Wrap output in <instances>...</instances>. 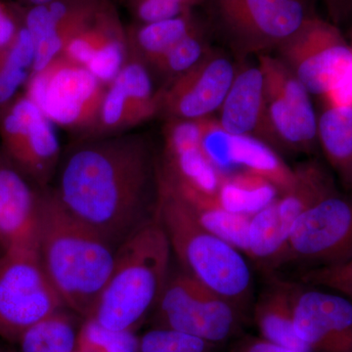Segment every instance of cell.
Masks as SVG:
<instances>
[{
	"instance_id": "obj_1",
	"label": "cell",
	"mask_w": 352,
	"mask_h": 352,
	"mask_svg": "<svg viewBox=\"0 0 352 352\" xmlns=\"http://www.w3.org/2000/svg\"><path fill=\"white\" fill-rule=\"evenodd\" d=\"M138 136L80 143L60 164L55 196L115 249L156 217L159 175Z\"/></svg>"
},
{
	"instance_id": "obj_2",
	"label": "cell",
	"mask_w": 352,
	"mask_h": 352,
	"mask_svg": "<svg viewBox=\"0 0 352 352\" xmlns=\"http://www.w3.org/2000/svg\"><path fill=\"white\" fill-rule=\"evenodd\" d=\"M36 249L65 307L88 318L112 272L117 249L69 214L53 191L38 197Z\"/></svg>"
},
{
	"instance_id": "obj_3",
	"label": "cell",
	"mask_w": 352,
	"mask_h": 352,
	"mask_svg": "<svg viewBox=\"0 0 352 352\" xmlns=\"http://www.w3.org/2000/svg\"><path fill=\"white\" fill-rule=\"evenodd\" d=\"M173 256L156 214L118 248L110 277L87 319L109 330L134 332L159 302Z\"/></svg>"
},
{
	"instance_id": "obj_4",
	"label": "cell",
	"mask_w": 352,
	"mask_h": 352,
	"mask_svg": "<svg viewBox=\"0 0 352 352\" xmlns=\"http://www.w3.org/2000/svg\"><path fill=\"white\" fill-rule=\"evenodd\" d=\"M157 217L182 270L245 314L252 274L243 252L201 226L160 173Z\"/></svg>"
},
{
	"instance_id": "obj_5",
	"label": "cell",
	"mask_w": 352,
	"mask_h": 352,
	"mask_svg": "<svg viewBox=\"0 0 352 352\" xmlns=\"http://www.w3.org/2000/svg\"><path fill=\"white\" fill-rule=\"evenodd\" d=\"M201 6L210 34L240 61L276 50L317 15L314 0H204Z\"/></svg>"
},
{
	"instance_id": "obj_6",
	"label": "cell",
	"mask_w": 352,
	"mask_h": 352,
	"mask_svg": "<svg viewBox=\"0 0 352 352\" xmlns=\"http://www.w3.org/2000/svg\"><path fill=\"white\" fill-rule=\"evenodd\" d=\"M151 315L152 328L170 329L219 346L237 333L244 312L180 268L170 271Z\"/></svg>"
},
{
	"instance_id": "obj_7",
	"label": "cell",
	"mask_w": 352,
	"mask_h": 352,
	"mask_svg": "<svg viewBox=\"0 0 352 352\" xmlns=\"http://www.w3.org/2000/svg\"><path fill=\"white\" fill-rule=\"evenodd\" d=\"M66 308L39 259L36 244L0 256V337L18 342L34 324Z\"/></svg>"
},
{
	"instance_id": "obj_8",
	"label": "cell",
	"mask_w": 352,
	"mask_h": 352,
	"mask_svg": "<svg viewBox=\"0 0 352 352\" xmlns=\"http://www.w3.org/2000/svg\"><path fill=\"white\" fill-rule=\"evenodd\" d=\"M351 259L352 195L338 190L296 219L267 267L275 270L294 263L314 270Z\"/></svg>"
},
{
	"instance_id": "obj_9",
	"label": "cell",
	"mask_w": 352,
	"mask_h": 352,
	"mask_svg": "<svg viewBox=\"0 0 352 352\" xmlns=\"http://www.w3.org/2000/svg\"><path fill=\"white\" fill-rule=\"evenodd\" d=\"M277 57L310 94L325 97L352 69V48L339 27L317 14L284 41Z\"/></svg>"
},
{
	"instance_id": "obj_10",
	"label": "cell",
	"mask_w": 352,
	"mask_h": 352,
	"mask_svg": "<svg viewBox=\"0 0 352 352\" xmlns=\"http://www.w3.org/2000/svg\"><path fill=\"white\" fill-rule=\"evenodd\" d=\"M258 57L273 147L314 152L318 145L317 115L309 92L281 59L270 53Z\"/></svg>"
},
{
	"instance_id": "obj_11",
	"label": "cell",
	"mask_w": 352,
	"mask_h": 352,
	"mask_svg": "<svg viewBox=\"0 0 352 352\" xmlns=\"http://www.w3.org/2000/svg\"><path fill=\"white\" fill-rule=\"evenodd\" d=\"M31 100L52 122L80 126L99 117L104 94L101 82L85 67L56 59L32 82Z\"/></svg>"
},
{
	"instance_id": "obj_12",
	"label": "cell",
	"mask_w": 352,
	"mask_h": 352,
	"mask_svg": "<svg viewBox=\"0 0 352 352\" xmlns=\"http://www.w3.org/2000/svg\"><path fill=\"white\" fill-rule=\"evenodd\" d=\"M200 122L201 150L220 173L251 171L272 183L280 196L292 189L295 170L285 163L274 148L252 136L228 133L212 117Z\"/></svg>"
},
{
	"instance_id": "obj_13",
	"label": "cell",
	"mask_w": 352,
	"mask_h": 352,
	"mask_svg": "<svg viewBox=\"0 0 352 352\" xmlns=\"http://www.w3.org/2000/svg\"><path fill=\"white\" fill-rule=\"evenodd\" d=\"M236 68L237 65L221 51L212 50L200 63L157 94L159 110L170 120L210 118L223 103Z\"/></svg>"
},
{
	"instance_id": "obj_14",
	"label": "cell",
	"mask_w": 352,
	"mask_h": 352,
	"mask_svg": "<svg viewBox=\"0 0 352 352\" xmlns=\"http://www.w3.org/2000/svg\"><path fill=\"white\" fill-rule=\"evenodd\" d=\"M294 325L310 352H352V302L346 296L296 284Z\"/></svg>"
},
{
	"instance_id": "obj_15",
	"label": "cell",
	"mask_w": 352,
	"mask_h": 352,
	"mask_svg": "<svg viewBox=\"0 0 352 352\" xmlns=\"http://www.w3.org/2000/svg\"><path fill=\"white\" fill-rule=\"evenodd\" d=\"M164 134L162 175L178 188L217 197L222 173L201 150L200 120H170Z\"/></svg>"
},
{
	"instance_id": "obj_16",
	"label": "cell",
	"mask_w": 352,
	"mask_h": 352,
	"mask_svg": "<svg viewBox=\"0 0 352 352\" xmlns=\"http://www.w3.org/2000/svg\"><path fill=\"white\" fill-rule=\"evenodd\" d=\"M217 113L219 126L228 133L252 136L273 147L266 122L263 74L258 64L241 61L237 65L232 85Z\"/></svg>"
},
{
	"instance_id": "obj_17",
	"label": "cell",
	"mask_w": 352,
	"mask_h": 352,
	"mask_svg": "<svg viewBox=\"0 0 352 352\" xmlns=\"http://www.w3.org/2000/svg\"><path fill=\"white\" fill-rule=\"evenodd\" d=\"M38 197L10 168H0V245L3 252L36 244Z\"/></svg>"
},
{
	"instance_id": "obj_18",
	"label": "cell",
	"mask_w": 352,
	"mask_h": 352,
	"mask_svg": "<svg viewBox=\"0 0 352 352\" xmlns=\"http://www.w3.org/2000/svg\"><path fill=\"white\" fill-rule=\"evenodd\" d=\"M296 284L275 280L254 305V319L261 338L302 352L309 349L296 336L294 325Z\"/></svg>"
},
{
	"instance_id": "obj_19",
	"label": "cell",
	"mask_w": 352,
	"mask_h": 352,
	"mask_svg": "<svg viewBox=\"0 0 352 352\" xmlns=\"http://www.w3.org/2000/svg\"><path fill=\"white\" fill-rule=\"evenodd\" d=\"M294 170L296 180L293 187L275 201L280 223L287 236L300 214L338 191L330 171L317 160L300 164Z\"/></svg>"
},
{
	"instance_id": "obj_20",
	"label": "cell",
	"mask_w": 352,
	"mask_h": 352,
	"mask_svg": "<svg viewBox=\"0 0 352 352\" xmlns=\"http://www.w3.org/2000/svg\"><path fill=\"white\" fill-rule=\"evenodd\" d=\"M317 138L329 164L352 192V106L324 103L317 116Z\"/></svg>"
},
{
	"instance_id": "obj_21",
	"label": "cell",
	"mask_w": 352,
	"mask_h": 352,
	"mask_svg": "<svg viewBox=\"0 0 352 352\" xmlns=\"http://www.w3.org/2000/svg\"><path fill=\"white\" fill-rule=\"evenodd\" d=\"M164 178L175 190L201 226L247 256L251 217L233 214L222 207L217 197L193 190L178 188L164 176Z\"/></svg>"
},
{
	"instance_id": "obj_22",
	"label": "cell",
	"mask_w": 352,
	"mask_h": 352,
	"mask_svg": "<svg viewBox=\"0 0 352 352\" xmlns=\"http://www.w3.org/2000/svg\"><path fill=\"white\" fill-rule=\"evenodd\" d=\"M280 197L272 183L251 171L239 170L222 175L217 200L233 214H256Z\"/></svg>"
},
{
	"instance_id": "obj_23",
	"label": "cell",
	"mask_w": 352,
	"mask_h": 352,
	"mask_svg": "<svg viewBox=\"0 0 352 352\" xmlns=\"http://www.w3.org/2000/svg\"><path fill=\"white\" fill-rule=\"evenodd\" d=\"M203 22L192 11L171 19L138 24L133 30L134 45L148 61L155 65Z\"/></svg>"
},
{
	"instance_id": "obj_24",
	"label": "cell",
	"mask_w": 352,
	"mask_h": 352,
	"mask_svg": "<svg viewBox=\"0 0 352 352\" xmlns=\"http://www.w3.org/2000/svg\"><path fill=\"white\" fill-rule=\"evenodd\" d=\"M64 309L28 329L18 340L21 352H76L78 331Z\"/></svg>"
},
{
	"instance_id": "obj_25",
	"label": "cell",
	"mask_w": 352,
	"mask_h": 352,
	"mask_svg": "<svg viewBox=\"0 0 352 352\" xmlns=\"http://www.w3.org/2000/svg\"><path fill=\"white\" fill-rule=\"evenodd\" d=\"M275 201L252 215L250 220L247 256L265 264L266 267L287 239L278 217Z\"/></svg>"
},
{
	"instance_id": "obj_26",
	"label": "cell",
	"mask_w": 352,
	"mask_h": 352,
	"mask_svg": "<svg viewBox=\"0 0 352 352\" xmlns=\"http://www.w3.org/2000/svg\"><path fill=\"white\" fill-rule=\"evenodd\" d=\"M112 82L124 92L133 122L147 119L159 110V96L153 92L151 78L140 62L124 65Z\"/></svg>"
},
{
	"instance_id": "obj_27",
	"label": "cell",
	"mask_w": 352,
	"mask_h": 352,
	"mask_svg": "<svg viewBox=\"0 0 352 352\" xmlns=\"http://www.w3.org/2000/svg\"><path fill=\"white\" fill-rule=\"evenodd\" d=\"M210 34L207 23L199 25L175 44L154 65L171 82L197 66L214 48L208 43Z\"/></svg>"
},
{
	"instance_id": "obj_28",
	"label": "cell",
	"mask_w": 352,
	"mask_h": 352,
	"mask_svg": "<svg viewBox=\"0 0 352 352\" xmlns=\"http://www.w3.org/2000/svg\"><path fill=\"white\" fill-rule=\"evenodd\" d=\"M28 31L34 44V69L36 73L47 68L63 52L65 41L51 17L47 6H34L27 16Z\"/></svg>"
},
{
	"instance_id": "obj_29",
	"label": "cell",
	"mask_w": 352,
	"mask_h": 352,
	"mask_svg": "<svg viewBox=\"0 0 352 352\" xmlns=\"http://www.w3.org/2000/svg\"><path fill=\"white\" fill-rule=\"evenodd\" d=\"M138 346L134 332L109 330L91 319H85L78 330L76 352H138Z\"/></svg>"
},
{
	"instance_id": "obj_30",
	"label": "cell",
	"mask_w": 352,
	"mask_h": 352,
	"mask_svg": "<svg viewBox=\"0 0 352 352\" xmlns=\"http://www.w3.org/2000/svg\"><path fill=\"white\" fill-rule=\"evenodd\" d=\"M215 346L188 333L152 328L139 339L138 352H214Z\"/></svg>"
},
{
	"instance_id": "obj_31",
	"label": "cell",
	"mask_w": 352,
	"mask_h": 352,
	"mask_svg": "<svg viewBox=\"0 0 352 352\" xmlns=\"http://www.w3.org/2000/svg\"><path fill=\"white\" fill-rule=\"evenodd\" d=\"M300 279L303 284L340 294L352 302V259L336 265L305 270Z\"/></svg>"
},
{
	"instance_id": "obj_32",
	"label": "cell",
	"mask_w": 352,
	"mask_h": 352,
	"mask_svg": "<svg viewBox=\"0 0 352 352\" xmlns=\"http://www.w3.org/2000/svg\"><path fill=\"white\" fill-rule=\"evenodd\" d=\"M122 36L120 34L108 39L85 67L100 82L112 83L124 66Z\"/></svg>"
},
{
	"instance_id": "obj_33",
	"label": "cell",
	"mask_w": 352,
	"mask_h": 352,
	"mask_svg": "<svg viewBox=\"0 0 352 352\" xmlns=\"http://www.w3.org/2000/svg\"><path fill=\"white\" fill-rule=\"evenodd\" d=\"M34 41L27 28L21 30L16 38L12 50L7 57L6 65L12 68L25 69L34 64Z\"/></svg>"
},
{
	"instance_id": "obj_34",
	"label": "cell",
	"mask_w": 352,
	"mask_h": 352,
	"mask_svg": "<svg viewBox=\"0 0 352 352\" xmlns=\"http://www.w3.org/2000/svg\"><path fill=\"white\" fill-rule=\"evenodd\" d=\"M27 78L25 69L12 68L4 65L0 71V103L11 98L17 88Z\"/></svg>"
},
{
	"instance_id": "obj_35",
	"label": "cell",
	"mask_w": 352,
	"mask_h": 352,
	"mask_svg": "<svg viewBox=\"0 0 352 352\" xmlns=\"http://www.w3.org/2000/svg\"><path fill=\"white\" fill-rule=\"evenodd\" d=\"M229 352H302L280 346L261 337H245L238 340Z\"/></svg>"
},
{
	"instance_id": "obj_36",
	"label": "cell",
	"mask_w": 352,
	"mask_h": 352,
	"mask_svg": "<svg viewBox=\"0 0 352 352\" xmlns=\"http://www.w3.org/2000/svg\"><path fill=\"white\" fill-rule=\"evenodd\" d=\"M325 4L331 22L339 25L352 16V0H322Z\"/></svg>"
},
{
	"instance_id": "obj_37",
	"label": "cell",
	"mask_w": 352,
	"mask_h": 352,
	"mask_svg": "<svg viewBox=\"0 0 352 352\" xmlns=\"http://www.w3.org/2000/svg\"><path fill=\"white\" fill-rule=\"evenodd\" d=\"M13 23L4 15L0 9V46L4 45L12 38L14 34Z\"/></svg>"
},
{
	"instance_id": "obj_38",
	"label": "cell",
	"mask_w": 352,
	"mask_h": 352,
	"mask_svg": "<svg viewBox=\"0 0 352 352\" xmlns=\"http://www.w3.org/2000/svg\"><path fill=\"white\" fill-rule=\"evenodd\" d=\"M351 48H352V39H351Z\"/></svg>"
},
{
	"instance_id": "obj_39",
	"label": "cell",
	"mask_w": 352,
	"mask_h": 352,
	"mask_svg": "<svg viewBox=\"0 0 352 352\" xmlns=\"http://www.w3.org/2000/svg\"><path fill=\"white\" fill-rule=\"evenodd\" d=\"M1 351H2L1 349H0V352H1Z\"/></svg>"
},
{
	"instance_id": "obj_40",
	"label": "cell",
	"mask_w": 352,
	"mask_h": 352,
	"mask_svg": "<svg viewBox=\"0 0 352 352\" xmlns=\"http://www.w3.org/2000/svg\"><path fill=\"white\" fill-rule=\"evenodd\" d=\"M1 352H7V351H1Z\"/></svg>"
}]
</instances>
